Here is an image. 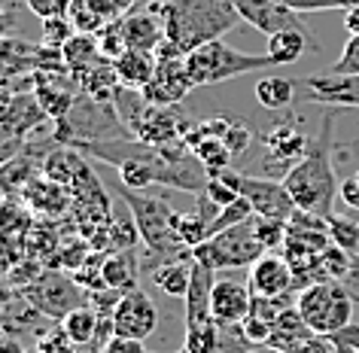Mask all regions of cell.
<instances>
[{
  "label": "cell",
  "mask_w": 359,
  "mask_h": 353,
  "mask_svg": "<svg viewBox=\"0 0 359 353\" xmlns=\"http://www.w3.org/2000/svg\"><path fill=\"white\" fill-rule=\"evenodd\" d=\"M113 138H131L128 125L116 110V104L97 101V98L79 95L65 119L55 122V140L61 147H79L92 140H113Z\"/></svg>",
  "instance_id": "5b68a950"
},
{
  "label": "cell",
  "mask_w": 359,
  "mask_h": 353,
  "mask_svg": "<svg viewBox=\"0 0 359 353\" xmlns=\"http://www.w3.org/2000/svg\"><path fill=\"white\" fill-rule=\"evenodd\" d=\"M353 353H359V350H353Z\"/></svg>",
  "instance_id": "be15d7a7"
},
{
  "label": "cell",
  "mask_w": 359,
  "mask_h": 353,
  "mask_svg": "<svg viewBox=\"0 0 359 353\" xmlns=\"http://www.w3.org/2000/svg\"><path fill=\"white\" fill-rule=\"evenodd\" d=\"M101 350L104 353H149L143 341H137V338H122V335H113V338H107V344H104Z\"/></svg>",
  "instance_id": "681fc988"
},
{
  "label": "cell",
  "mask_w": 359,
  "mask_h": 353,
  "mask_svg": "<svg viewBox=\"0 0 359 353\" xmlns=\"http://www.w3.org/2000/svg\"><path fill=\"white\" fill-rule=\"evenodd\" d=\"M283 353H338V350L332 347V341L326 338V335H311V338L299 341L295 347L283 350Z\"/></svg>",
  "instance_id": "f907efd6"
},
{
  "label": "cell",
  "mask_w": 359,
  "mask_h": 353,
  "mask_svg": "<svg viewBox=\"0 0 359 353\" xmlns=\"http://www.w3.org/2000/svg\"><path fill=\"white\" fill-rule=\"evenodd\" d=\"M101 277L107 289H134L137 284V256L134 250H110L101 256Z\"/></svg>",
  "instance_id": "cb8c5ba5"
},
{
  "label": "cell",
  "mask_w": 359,
  "mask_h": 353,
  "mask_svg": "<svg viewBox=\"0 0 359 353\" xmlns=\"http://www.w3.org/2000/svg\"><path fill=\"white\" fill-rule=\"evenodd\" d=\"M116 192L128 207L134 225L140 232V241L147 247L149 265H168V262H192V247H186L183 241L177 238L174 229V216L177 211L170 207L161 195H149V192H134L128 186H116ZM152 268V271H156Z\"/></svg>",
  "instance_id": "3957f363"
},
{
  "label": "cell",
  "mask_w": 359,
  "mask_h": 353,
  "mask_svg": "<svg viewBox=\"0 0 359 353\" xmlns=\"http://www.w3.org/2000/svg\"><path fill=\"white\" fill-rule=\"evenodd\" d=\"M156 67H158V58L156 52H140V49H128L122 52L119 58H113V70H116V79L125 92H143L152 76H156Z\"/></svg>",
  "instance_id": "d6986e66"
},
{
  "label": "cell",
  "mask_w": 359,
  "mask_h": 353,
  "mask_svg": "<svg viewBox=\"0 0 359 353\" xmlns=\"http://www.w3.org/2000/svg\"><path fill=\"white\" fill-rule=\"evenodd\" d=\"M192 262H168V265H158L152 271L156 286L170 298H186L189 284H192Z\"/></svg>",
  "instance_id": "f546056e"
},
{
  "label": "cell",
  "mask_w": 359,
  "mask_h": 353,
  "mask_svg": "<svg viewBox=\"0 0 359 353\" xmlns=\"http://www.w3.org/2000/svg\"><path fill=\"white\" fill-rule=\"evenodd\" d=\"M241 198H247L256 216L277 222H290V216L299 211L292 195L286 192L283 180H265V177H244L241 180Z\"/></svg>",
  "instance_id": "8fae6325"
},
{
  "label": "cell",
  "mask_w": 359,
  "mask_h": 353,
  "mask_svg": "<svg viewBox=\"0 0 359 353\" xmlns=\"http://www.w3.org/2000/svg\"><path fill=\"white\" fill-rule=\"evenodd\" d=\"M335 107H329L323 116V125L317 138H311L308 152L295 161V165L283 174V186L292 195L299 211L332 216V204L338 198V177L335 165H332V140H335Z\"/></svg>",
  "instance_id": "7a4b0ae2"
},
{
  "label": "cell",
  "mask_w": 359,
  "mask_h": 353,
  "mask_svg": "<svg viewBox=\"0 0 359 353\" xmlns=\"http://www.w3.org/2000/svg\"><path fill=\"white\" fill-rule=\"evenodd\" d=\"M344 28H347V34H359V4L344 10Z\"/></svg>",
  "instance_id": "db71d44e"
},
{
  "label": "cell",
  "mask_w": 359,
  "mask_h": 353,
  "mask_svg": "<svg viewBox=\"0 0 359 353\" xmlns=\"http://www.w3.org/2000/svg\"><path fill=\"white\" fill-rule=\"evenodd\" d=\"M119 6V13H134V10H143V6H152V0H113Z\"/></svg>",
  "instance_id": "11a10c76"
},
{
  "label": "cell",
  "mask_w": 359,
  "mask_h": 353,
  "mask_svg": "<svg viewBox=\"0 0 359 353\" xmlns=\"http://www.w3.org/2000/svg\"><path fill=\"white\" fill-rule=\"evenodd\" d=\"M311 329H308V323L302 320V314H299V307H286V311L274 320V329H271V341H268V350H274V353H283V350H290L295 347L299 341L304 338H311Z\"/></svg>",
  "instance_id": "d4e9b609"
},
{
  "label": "cell",
  "mask_w": 359,
  "mask_h": 353,
  "mask_svg": "<svg viewBox=\"0 0 359 353\" xmlns=\"http://www.w3.org/2000/svg\"><path fill=\"white\" fill-rule=\"evenodd\" d=\"M79 95H83V88H79V83L67 74V70H58V74L34 70V98H37L40 107L49 113L52 122L65 119Z\"/></svg>",
  "instance_id": "5bb4252c"
},
{
  "label": "cell",
  "mask_w": 359,
  "mask_h": 353,
  "mask_svg": "<svg viewBox=\"0 0 359 353\" xmlns=\"http://www.w3.org/2000/svg\"><path fill=\"white\" fill-rule=\"evenodd\" d=\"M329 238L335 247L347 250V253H356L359 250V222L353 216H338L332 213L329 216Z\"/></svg>",
  "instance_id": "8d00e7d4"
},
{
  "label": "cell",
  "mask_w": 359,
  "mask_h": 353,
  "mask_svg": "<svg viewBox=\"0 0 359 353\" xmlns=\"http://www.w3.org/2000/svg\"><path fill=\"white\" fill-rule=\"evenodd\" d=\"M119 31L128 49L140 52H158L165 43V19H161V4L143 6V10L119 15Z\"/></svg>",
  "instance_id": "2e32d148"
},
{
  "label": "cell",
  "mask_w": 359,
  "mask_h": 353,
  "mask_svg": "<svg viewBox=\"0 0 359 353\" xmlns=\"http://www.w3.org/2000/svg\"><path fill=\"white\" fill-rule=\"evenodd\" d=\"M308 143H311V138H304V134L299 128H292V125H274V128L265 134L268 165L280 161V168L290 171L295 161L308 152Z\"/></svg>",
  "instance_id": "7402d4cb"
},
{
  "label": "cell",
  "mask_w": 359,
  "mask_h": 353,
  "mask_svg": "<svg viewBox=\"0 0 359 353\" xmlns=\"http://www.w3.org/2000/svg\"><path fill=\"white\" fill-rule=\"evenodd\" d=\"M0 122H4L6 128H10V131L15 134V138L28 140L34 131L43 128V125L52 122V119H49V113L40 107L37 98H34V92H22V95L13 101L10 110L0 116Z\"/></svg>",
  "instance_id": "603a6c76"
},
{
  "label": "cell",
  "mask_w": 359,
  "mask_h": 353,
  "mask_svg": "<svg viewBox=\"0 0 359 353\" xmlns=\"http://www.w3.org/2000/svg\"><path fill=\"white\" fill-rule=\"evenodd\" d=\"M61 55H65V65L70 70V76H79L86 67H92L95 61H101L104 52H101L97 37H92V34H76V37L61 49Z\"/></svg>",
  "instance_id": "4316f807"
},
{
  "label": "cell",
  "mask_w": 359,
  "mask_h": 353,
  "mask_svg": "<svg viewBox=\"0 0 359 353\" xmlns=\"http://www.w3.org/2000/svg\"><path fill=\"white\" fill-rule=\"evenodd\" d=\"M22 198H28L31 207H37V211H43V213H58V211H65L67 207V201H74L65 186L52 183V180L46 183V180H40V177L25 189Z\"/></svg>",
  "instance_id": "4dcf8cb0"
},
{
  "label": "cell",
  "mask_w": 359,
  "mask_h": 353,
  "mask_svg": "<svg viewBox=\"0 0 359 353\" xmlns=\"http://www.w3.org/2000/svg\"><path fill=\"white\" fill-rule=\"evenodd\" d=\"M329 74L335 76H359V34H350L344 49H341V58L332 65Z\"/></svg>",
  "instance_id": "60d3db41"
},
{
  "label": "cell",
  "mask_w": 359,
  "mask_h": 353,
  "mask_svg": "<svg viewBox=\"0 0 359 353\" xmlns=\"http://www.w3.org/2000/svg\"><path fill=\"white\" fill-rule=\"evenodd\" d=\"M329 341H332V347H335L338 353H353V350H359V323H347L344 329L332 332Z\"/></svg>",
  "instance_id": "c3c4849f"
},
{
  "label": "cell",
  "mask_w": 359,
  "mask_h": 353,
  "mask_svg": "<svg viewBox=\"0 0 359 353\" xmlns=\"http://www.w3.org/2000/svg\"><path fill=\"white\" fill-rule=\"evenodd\" d=\"M10 13H6L4 10V4H0V40H4V37H10Z\"/></svg>",
  "instance_id": "9f6ffc18"
},
{
  "label": "cell",
  "mask_w": 359,
  "mask_h": 353,
  "mask_svg": "<svg viewBox=\"0 0 359 353\" xmlns=\"http://www.w3.org/2000/svg\"><path fill=\"white\" fill-rule=\"evenodd\" d=\"M247 286L250 293L259 298H280L295 293V274L292 265L286 262V256H277V253H265L256 265L247 268Z\"/></svg>",
  "instance_id": "9a60e30c"
},
{
  "label": "cell",
  "mask_w": 359,
  "mask_h": 353,
  "mask_svg": "<svg viewBox=\"0 0 359 353\" xmlns=\"http://www.w3.org/2000/svg\"><path fill=\"white\" fill-rule=\"evenodd\" d=\"M25 149H28V140L15 138V134L0 122V165H6V161H13L15 156H22Z\"/></svg>",
  "instance_id": "bcb514c9"
},
{
  "label": "cell",
  "mask_w": 359,
  "mask_h": 353,
  "mask_svg": "<svg viewBox=\"0 0 359 353\" xmlns=\"http://www.w3.org/2000/svg\"><path fill=\"white\" fill-rule=\"evenodd\" d=\"M165 43L158 46V58H186L192 49L210 40H219L241 22L231 0H165Z\"/></svg>",
  "instance_id": "6da1fadb"
},
{
  "label": "cell",
  "mask_w": 359,
  "mask_h": 353,
  "mask_svg": "<svg viewBox=\"0 0 359 353\" xmlns=\"http://www.w3.org/2000/svg\"><path fill=\"white\" fill-rule=\"evenodd\" d=\"M338 195H341V201H344V204L350 207V211H356V213H359V174L347 177L344 183H341Z\"/></svg>",
  "instance_id": "816d5d0a"
},
{
  "label": "cell",
  "mask_w": 359,
  "mask_h": 353,
  "mask_svg": "<svg viewBox=\"0 0 359 353\" xmlns=\"http://www.w3.org/2000/svg\"><path fill=\"white\" fill-rule=\"evenodd\" d=\"M353 220H356V222H359V213H356V216H353Z\"/></svg>",
  "instance_id": "91938a15"
},
{
  "label": "cell",
  "mask_w": 359,
  "mask_h": 353,
  "mask_svg": "<svg viewBox=\"0 0 359 353\" xmlns=\"http://www.w3.org/2000/svg\"><path fill=\"white\" fill-rule=\"evenodd\" d=\"M70 4L74 0H25L28 13H34L37 19H58V15H67L70 13Z\"/></svg>",
  "instance_id": "f6af8a7d"
},
{
  "label": "cell",
  "mask_w": 359,
  "mask_h": 353,
  "mask_svg": "<svg viewBox=\"0 0 359 353\" xmlns=\"http://www.w3.org/2000/svg\"><path fill=\"white\" fill-rule=\"evenodd\" d=\"M231 4H235L241 22L253 25L265 37H271L277 31H304L299 15L292 10H286V6H280L277 0H231Z\"/></svg>",
  "instance_id": "e0dca14e"
},
{
  "label": "cell",
  "mask_w": 359,
  "mask_h": 353,
  "mask_svg": "<svg viewBox=\"0 0 359 353\" xmlns=\"http://www.w3.org/2000/svg\"><path fill=\"white\" fill-rule=\"evenodd\" d=\"M0 353H25V350L15 341H10V344H0Z\"/></svg>",
  "instance_id": "6f0895ef"
},
{
  "label": "cell",
  "mask_w": 359,
  "mask_h": 353,
  "mask_svg": "<svg viewBox=\"0 0 359 353\" xmlns=\"http://www.w3.org/2000/svg\"><path fill=\"white\" fill-rule=\"evenodd\" d=\"M350 265H353V253L329 244L317 259V284L320 280H344L350 274Z\"/></svg>",
  "instance_id": "d6a6232c"
},
{
  "label": "cell",
  "mask_w": 359,
  "mask_h": 353,
  "mask_svg": "<svg viewBox=\"0 0 359 353\" xmlns=\"http://www.w3.org/2000/svg\"><path fill=\"white\" fill-rule=\"evenodd\" d=\"M253 234L259 238V244L271 253V250H280L283 241H286V222H277V220H265V216H256L253 213Z\"/></svg>",
  "instance_id": "f35d334b"
},
{
  "label": "cell",
  "mask_w": 359,
  "mask_h": 353,
  "mask_svg": "<svg viewBox=\"0 0 359 353\" xmlns=\"http://www.w3.org/2000/svg\"><path fill=\"white\" fill-rule=\"evenodd\" d=\"M34 353H76V344L67 338L65 329H46L37 335Z\"/></svg>",
  "instance_id": "b9f144b4"
},
{
  "label": "cell",
  "mask_w": 359,
  "mask_h": 353,
  "mask_svg": "<svg viewBox=\"0 0 359 353\" xmlns=\"http://www.w3.org/2000/svg\"><path fill=\"white\" fill-rule=\"evenodd\" d=\"M195 156H198V161L204 168H208V174H219V171H226L229 168V161H231V149L222 143L219 138H201L198 140V147L192 149Z\"/></svg>",
  "instance_id": "d590c367"
},
{
  "label": "cell",
  "mask_w": 359,
  "mask_h": 353,
  "mask_svg": "<svg viewBox=\"0 0 359 353\" xmlns=\"http://www.w3.org/2000/svg\"><path fill=\"white\" fill-rule=\"evenodd\" d=\"M304 95L326 107H359V76H308Z\"/></svg>",
  "instance_id": "ac0fdd59"
},
{
  "label": "cell",
  "mask_w": 359,
  "mask_h": 353,
  "mask_svg": "<svg viewBox=\"0 0 359 353\" xmlns=\"http://www.w3.org/2000/svg\"><path fill=\"white\" fill-rule=\"evenodd\" d=\"M277 67V61L268 55H247V52L231 49L222 40H210L204 46L192 49L186 55V74H189L192 86H219L244 74H259V70Z\"/></svg>",
  "instance_id": "277c9868"
},
{
  "label": "cell",
  "mask_w": 359,
  "mask_h": 353,
  "mask_svg": "<svg viewBox=\"0 0 359 353\" xmlns=\"http://www.w3.org/2000/svg\"><path fill=\"white\" fill-rule=\"evenodd\" d=\"M177 353H189V350H177Z\"/></svg>",
  "instance_id": "94428289"
},
{
  "label": "cell",
  "mask_w": 359,
  "mask_h": 353,
  "mask_svg": "<svg viewBox=\"0 0 359 353\" xmlns=\"http://www.w3.org/2000/svg\"><path fill=\"white\" fill-rule=\"evenodd\" d=\"M34 161L28 159V149L22 152V156H15L13 161H6V165H0V192L4 195H13V198H22L25 189H28L34 180Z\"/></svg>",
  "instance_id": "83f0119b"
},
{
  "label": "cell",
  "mask_w": 359,
  "mask_h": 353,
  "mask_svg": "<svg viewBox=\"0 0 359 353\" xmlns=\"http://www.w3.org/2000/svg\"><path fill=\"white\" fill-rule=\"evenodd\" d=\"M304 46H308L304 31H277L268 37V55L277 65H295V61H302Z\"/></svg>",
  "instance_id": "1f68e13d"
},
{
  "label": "cell",
  "mask_w": 359,
  "mask_h": 353,
  "mask_svg": "<svg viewBox=\"0 0 359 353\" xmlns=\"http://www.w3.org/2000/svg\"><path fill=\"white\" fill-rule=\"evenodd\" d=\"M119 116L128 125L131 138H137L140 143H149V147H168V143L183 140V131L189 128L186 122H180L174 107H156V104H147L143 98H137V104L131 110H122Z\"/></svg>",
  "instance_id": "9c48e42d"
},
{
  "label": "cell",
  "mask_w": 359,
  "mask_h": 353,
  "mask_svg": "<svg viewBox=\"0 0 359 353\" xmlns=\"http://www.w3.org/2000/svg\"><path fill=\"white\" fill-rule=\"evenodd\" d=\"M253 311V293L247 284L231 277H219L213 284V295H210V317L219 329H235L241 326Z\"/></svg>",
  "instance_id": "4fadbf2b"
},
{
  "label": "cell",
  "mask_w": 359,
  "mask_h": 353,
  "mask_svg": "<svg viewBox=\"0 0 359 353\" xmlns=\"http://www.w3.org/2000/svg\"><path fill=\"white\" fill-rule=\"evenodd\" d=\"M61 329L76 347H88V344L97 341V329H101V314L95 311L92 305H83L76 311H70L65 320H61Z\"/></svg>",
  "instance_id": "484cf974"
},
{
  "label": "cell",
  "mask_w": 359,
  "mask_h": 353,
  "mask_svg": "<svg viewBox=\"0 0 359 353\" xmlns=\"http://www.w3.org/2000/svg\"><path fill=\"white\" fill-rule=\"evenodd\" d=\"M217 271L201 265V262H192V284L189 293H186V326H198L213 320L210 317V295H213V284H217Z\"/></svg>",
  "instance_id": "44dd1931"
},
{
  "label": "cell",
  "mask_w": 359,
  "mask_h": 353,
  "mask_svg": "<svg viewBox=\"0 0 359 353\" xmlns=\"http://www.w3.org/2000/svg\"><path fill=\"white\" fill-rule=\"evenodd\" d=\"M250 220H253V216H250ZM250 220L235 225V229H229V232L213 234V238H208L201 247H195L192 250L195 262H201V265H208L213 271H231V268L256 265L268 250L253 234V222Z\"/></svg>",
  "instance_id": "52a82bcc"
},
{
  "label": "cell",
  "mask_w": 359,
  "mask_h": 353,
  "mask_svg": "<svg viewBox=\"0 0 359 353\" xmlns=\"http://www.w3.org/2000/svg\"><path fill=\"white\" fill-rule=\"evenodd\" d=\"M74 37H76V28L70 25L67 15H58V19H43V37H40L43 46L65 49Z\"/></svg>",
  "instance_id": "74e56055"
},
{
  "label": "cell",
  "mask_w": 359,
  "mask_h": 353,
  "mask_svg": "<svg viewBox=\"0 0 359 353\" xmlns=\"http://www.w3.org/2000/svg\"><path fill=\"white\" fill-rule=\"evenodd\" d=\"M201 195H208L210 198V201L213 204H217V207H229V204H235L238 201V192H235V189H231L229 183H222V180L219 177H210L208 180V186H204V192Z\"/></svg>",
  "instance_id": "7dc6e473"
},
{
  "label": "cell",
  "mask_w": 359,
  "mask_h": 353,
  "mask_svg": "<svg viewBox=\"0 0 359 353\" xmlns=\"http://www.w3.org/2000/svg\"><path fill=\"white\" fill-rule=\"evenodd\" d=\"M192 88L195 86H192L189 74H186V58H158L156 76H152V83L140 92V98L156 107H174L183 101Z\"/></svg>",
  "instance_id": "7c38bea8"
},
{
  "label": "cell",
  "mask_w": 359,
  "mask_h": 353,
  "mask_svg": "<svg viewBox=\"0 0 359 353\" xmlns=\"http://www.w3.org/2000/svg\"><path fill=\"white\" fill-rule=\"evenodd\" d=\"M174 229H177V238L186 244V247H201L208 241V229H210V220L204 216L201 211H189V213H177L174 216Z\"/></svg>",
  "instance_id": "836d02e7"
},
{
  "label": "cell",
  "mask_w": 359,
  "mask_h": 353,
  "mask_svg": "<svg viewBox=\"0 0 359 353\" xmlns=\"http://www.w3.org/2000/svg\"><path fill=\"white\" fill-rule=\"evenodd\" d=\"M238 329H241V338H244L247 347H268V341H271V329H274V323H268V320H262V317L250 314L247 320L238 326Z\"/></svg>",
  "instance_id": "ab89813d"
},
{
  "label": "cell",
  "mask_w": 359,
  "mask_h": 353,
  "mask_svg": "<svg viewBox=\"0 0 359 353\" xmlns=\"http://www.w3.org/2000/svg\"><path fill=\"white\" fill-rule=\"evenodd\" d=\"M156 4H165V0H152V6H156Z\"/></svg>",
  "instance_id": "680465c9"
},
{
  "label": "cell",
  "mask_w": 359,
  "mask_h": 353,
  "mask_svg": "<svg viewBox=\"0 0 359 353\" xmlns=\"http://www.w3.org/2000/svg\"><path fill=\"white\" fill-rule=\"evenodd\" d=\"M302 320L308 323L313 335H329L344 329L347 323H353V295L347 293V286L341 280H320V284L304 286L299 298H295Z\"/></svg>",
  "instance_id": "8992f818"
},
{
  "label": "cell",
  "mask_w": 359,
  "mask_h": 353,
  "mask_svg": "<svg viewBox=\"0 0 359 353\" xmlns=\"http://www.w3.org/2000/svg\"><path fill=\"white\" fill-rule=\"evenodd\" d=\"M119 15L122 13L113 0H74L67 19L76 28V34H92V37H97V34L107 31L113 22H119Z\"/></svg>",
  "instance_id": "ffe728a7"
},
{
  "label": "cell",
  "mask_w": 359,
  "mask_h": 353,
  "mask_svg": "<svg viewBox=\"0 0 359 353\" xmlns=\"http://www.w3.org/2000/svg\"><path fill=\"white\" fill-rule=\"evenodd\" d=\"M256 101L265 107V110H286L295 101V83L286 76H259L256 79Z\"/></svg>",
  "instance_id": "f1b7e54d"
},
{
  "label": "cell",
  "mask_w": 359,
  "mask_h": 353,
  "mask_svg": "<svg viewBox=\"0 0 359 353\" xmlns=\"http://www.w3.org/2000/svg\"><path fill=\"white\" fill-rule=\"evenodd\" d=\"M183 350L189 353H219V326L208 320L198 326H186Z\"/></svg>",
  "instance_id": "e575fe53"
},
{
  "label": "cell",
  "mask_w": 359,
  "mask_h": 353,
  "mask_svg": "<svg viewBox=\"0 0 359 353\" xmlns=\"http://www.w3.org/2000/svg\"><path fill=\"white\" fill-rule=\"evenodd\" d=\"M113 320V332L122 335V338H137V341H147L158 326V307L156 302L143 293L140 286L134 289H125L119 305L113 307L110 314Z\"/></svg>",
  "instance_id": "30bf717a"
},
{
  "label": "cell",
  "mask_w": 359,
  "mask_h": 353,
  "mask_svg": "<svg viewBox=\"0 0 359 353\" xmlns=\"http://www.w3.org/2000/svg\"><path fill=\"white\" fill-rule=\"evenodd\" d=\"M356 174H359V171H356Z\"/></svg>",
  "instance_id": "e7e4bbea"
},
{
  "label": "cell",
  "mask_w": 359,
  "mask_h": 353,
  "mask_svg": "<svg viewBox=\"0 0 359 353\" xmlns=\"http://www.w3.org/2000/svg\"><path fill=\"white\" fill-rule=\"evenodd\" d=\"M341 284L347 286V293L353 295V302L359 305V250L353 253V265H350V274H347L344 280H341Z\"/></svg>",
  "instance_id": "f5cc1de1"
},
{
  "label": "cell",
  "mask_w": 359,
  "mask_h": 353,
  "mask_svg": "<svg viewBox=\"0 0 359 353\" xmlns=\"http://www.w3.org/2000/svg\"><path fill=\"white\" fill-rule=\"evenodd\" d=\"M219 140L231 149V156H244V152L250 149V143H253V131H250L244 122H231L229 119V125H226V131H222Z\"/></svg>",
  "instance_id": "7bdbcfd3"
},
{
  "label": "cell",
  "mask_w": 359,
  "mask_h": 353,
  "mask_svg": "<svg viewBox=\"0 0 359 353\" xmlns=\"http://www.w3.org/2000/svg\"><path fill=\"white\" fill-rule=\"evenodd\" d=\"M280 6L292 10L295 15L299 13H329V10H347L353 6L350 0H277Z\"/></svg>",
  "instance_id": "ee69618b"
},
{
  "label": "cell",
  "mask_w": 359,
  "mask_h": 353,
  "mask_svg": "<svg viewBox=\"0 0 359 353\" xmlns=\"http://www.w3.org/2000/svg\"><path fill=\"white\" fill-rule=\"evenodd\" d=\"M19 295L37 314L52 317V320H65L70 311L83 307V298L88 293L65 271H43V274H37V280H31L28 286L19 289Z\"/></svg>",
  "instance_id": "ba28073f"
},
{
  "label": "cell",
  "mask_w": 359,
  "mask_h": 353,
  "mask_svg": "<svg viewBox=\"0 0 359 353\" xmlns=\"http://www.w3.org/2000/svg\"><path fill=\"white\" fill-rule=\"evenodd\" d=\"M350 4H359V0H350Z\"/></svg>",
  "instance_id": "6125c7cd"
}]
</instances>
